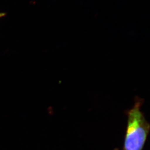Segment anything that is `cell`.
<instances>
[{"label": "cell", "instance_id": "cell-1", "mask_svg": "<svg viewBox=\"0 0 150 150\" xmlns=\"http://www.w3.org/2000/svg\"><path fill=\"white\" fill-rule=\"evenodd\" d=\"M149 125L139 110L135 108L129 113L125 150H142L146 140Z\"/></svg>", "mask_w": 150, "mask_h": 150}, {"label": "cell", "instance_id": "cell-2", "mask_svg": "<svg viewBox=\"0 0 150 150\" xmlns=\"http://www.w3.org/2000/svg\"><path fill=\"white\" fill-rule=\"evenodd\" d=\"M6 16V13H1V12H0V18H2V17H4Z\"/></svg>", "mask_w": 150, "mask_h": 150}]
</instances>
